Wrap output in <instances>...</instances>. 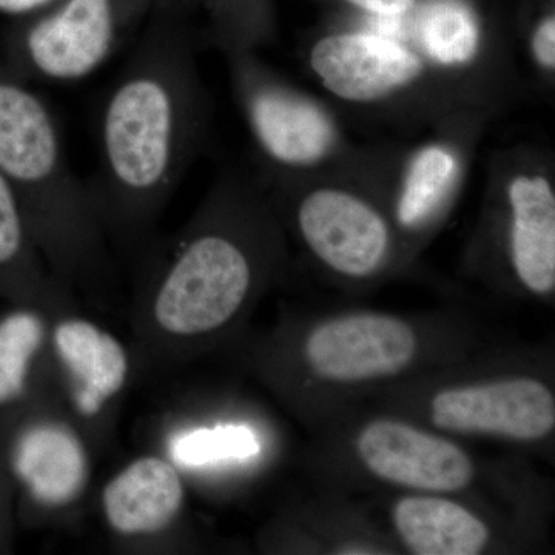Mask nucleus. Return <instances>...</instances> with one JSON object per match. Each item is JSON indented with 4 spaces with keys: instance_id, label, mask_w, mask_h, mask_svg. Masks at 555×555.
<instances>
[{
    "instance_id": "f03ea898",
    "label": "nucleus",
    "mask_w": 555,
    "mask_h": 555,
    "mask_svg": "<svg viewBox=\"0 0 555 555\" xmlns=\"http://www.w3.org/2000/svg\"><path fill=\"white\" fill-rule=\"evenodd\" d=\"M189 3L160 0L102 109L89 192L105 235L141 238L206 137L211 105Z\"/></svg>"
},
{
    "instance_id": "1a4fd4ad",
    "label": "nucleus",
    "mask_w": 555,
    "mask_h": 555,
    "mask_svg": "<svg viewBox=\"0 0 555 555\" xmlns=\"http://www.w3.org/2000/svg\"><path fill=\"white\" fill-rule=\"evenodd\" d=\"M302 60L339 107L406 133L469 109L414 51L367 21L317 33Z\"/></svg>"
},
{
    "instance_id": "dca6fc26",
    "label": "nucleus",
    "mask_w": 555,
    "mask_h": 555,
    "mask_svg": "<svg viewBox=\"0 0 555 555\" xmlns=\"http://www.w3.org/2000/svg\"><path fill=\"white\" fill-rule=\"evenodd\" d=\"M49 346L64 371L69 397L80 415H100L129 382L126 347L87 318L61 313L54 324L51 320Z\"/></svg>"
},
{
    "instance_id": "412c9836",
    "label": "nucleus",
    "mask_w": 555,
    "mask_h": 555,
    "mask_svg": "<svg viewBox=\"0 0 555 555\" xmlns=\"http://www.w3.org/2000/svg\"><path fill=\"white\" fill-rule=\"evenodd\" d=\"M173 456L185 466H204L228 460H247L259 454L261 444L248 426L218 425L190 430L175 438Z\"/></svg>"
},
{
    "instance_id": "f257e3e1",
    "label": "nucleus",
    "mask_w": 555,
    "mask_h": 555,
    "mask_svg": "<svg viewBox=\"0 0 555 555\" xmlns=\"http://www.w3.org/2000/svg\"><path fill=\"white\" fill-rule=\"evenodd\" d=\"M291 241L259 177L228 173L150 270L138 334L158 360L214 349L287 276Z\"/></svg>"
},
{
    "instance_id": "ddd939ff",
    "label": "nucleus",
    "mask_w": 555,
    "mask_h": 555,
    "mask_svg": "<svg viewBox=\"0 0 555 555\" xmlns=\"http://www.w3.org/2000/svg\"><path fill=\"white\" fill-rule=\"evenodd\" d=\"M379 511L401 554H524L547 537L499 507L463 496L383 494Z\"/></svg>"
},
{
    "instance_id": "4468645a",
    "label": "nucleus",
    "mask_w": 555,
    "mask_h": 555,
    "mask_svg": "<svg viewBox=\"0 0 555 555\" xmlns=\"http://www.w3.org/2000/svg\"><path fill=\"white\" fill-rule=\"evenodd\" d=\"M14 496L38 513L67 509L90 481V454L78 429L36 397L0 427Z\"/></svg>"
},
{
    "instance_id": "4be33fe9",
    "label": "nucleus",
    "mask_w": 555,
    "mask_h": 555,
    "mask_svg": "<svg viewBox=\"0 0 555 555\" xmlns=\"http://www.w3.org/2000/svg\"><path fill=\"white\" fill-rule=\"evenodd\" d=\"M14 488L0 440V554L9 553L13 539Z\"/></svg>"
},
{
    "instance_id": "f8f14e48",
    "label": "nucleus",
    "mask_w": 555,
    "mask_h": 555,
    "mask_svg": "<svg viewBox=\"0 0 555 555\" xmlns=\"http://www.w3.org/2000/svg\"><path fill=\"white\" fill-rule=\"evenodd\" d=\"M160 0H56L11 20L0 60L25 82L69 83L93 75L145 25Z\"/></svg>"
},
{
    "instance_id": "39448f33",
    "label": "nucleus",
    "mask_w": 555,
    "mask_h": 555,
    "mask_svg": "<svg viewBox=\"0 0 555 555\" xmlns=\"http://www.w3.org/2000/svg\"><path fill=\"white\" fill-rule=\"evenodd\" d=\"M459 440L507 444L550 456L555 440L554 352L547 346L492 345L372 397ZM363 406V404H361Z\"/></svg>"
},
{
    "instance_id": "0eeeda50",
    "label": "nucleus",
    "mask_w": 555,
    "mask_h": 555,
    "mask_svg": "<svg viewBox=\"0 0 555 555\" xmlns=\"http://www.w3.org/2000/svg\"><path fill=\"white\" fill-rule=\"evenodd\" d=\"M0 175L16 193L40 255L62 286L100 266L105 233L89 185L69 167L49 104L2 60Z\"/></svg>"
},
{
    "instance_id": "f3484780",
    "label": "nucleus",
    "mask_w": 555,
    "mask_h": 555,
    "mask_svg": "<svg viewBox=\"0 0 555 555\" xmlns=\"http://www.w3.org/2000/svg\"><path fill=\"white\" fill-rule=\"evenodd\" d=\"M185 485L177 466L159 455H142L124 466L102 489L105 521L116 535L152 537L177 524Z\"/></svg>"
},
{
    "instance_id": "20e7f679",
    "label": "nucleus",
    "mask_w": 555,
    "mask_h": 555,
    "mask_svg": "<svg viewBox=\"0 0 555 555\" xmlns=\"http://www.w3.org/2000/svg\"><path fill=\"white\" fill-rule=\"evenodd\" d=\"M310 465L335 494H441L499 507L546 532L553 489L521 454L483 459L465 441L363 404L317 427Z\"/></svg>"
},
{
    "instance_id": "7ed1b4c3",
    "label": "nucleus",
    "mask_w": 555,
    "mask_h": 555,
    "mask_svg": "<svg viewBox=\"0 0 555 555\" xmlns=\"http://www.w3.org/2000/svg\"><path fill=\"white\" fill-rule=\"evenodd\" d=\"M492 345L488 328L462 310L339 309L283 318L248 363L315 430L383 390Z\"/></svg>"
},
{
    "instance_id": "423d86ee",
    "label": "nucleus",
    "mask_w": 555,
    "mask_h": 555,
    "mask_svg": "<svg viewBox=\"0 0 555 555\" xmlns=\"http://www.w3.org/2000/svg\"><path fill=\"white\" fill-rule=\"evenodd\" d=\"M385 144L343 169L261 178L288 236L332 286L363 294L411 272L383 192Z\"/></svg>"
},
{
    "instance_id": "b1692460",
    "label": "nucleus",
    "mask_w": 555,
    "mask_h": 555,
    "mask_svg": "<svg viewBox=\"0 0 555 555\" xmlns=\"http://www.w3.org/2000/svg\"><path fill=\"white\" fill-rule=\"evenodd\" d=\"M56 0H0V16L11 20L28 17L39 11L49 9Z\"/></svg>"
},
{
    "instance_id": "2eb2a0df",
    "label": "nucleus",
    "mask_w": 555,
    "mask_h": 555,
    "mask_svg": "<svg viewBox=\"0 0 555 555\" xmlns=\"http://www.w3.org/2000/svg\"><path fill=\"white\" fill-rule=\"evenodd\" d=\"M264 546L292 554L397 555L400 550L367 507L343 494L288 511L266 531Z\"/></svg>"
},
{
    "instance_id": "9b49d317",
    "label": "nucleus",
    "mask_w": 555,
    "mask_h": 555,
    "mask_svg": "<svg viewBox=\"0 0 555 555\" xmlns=\"http://www.w3.org/2000/svg\"><path fill=\"white\" fill-rule=\"evenodd\" d=\"M496 118L491 109H460L418 131L414 141L385 144L383 192L409 269L452 217Z\"/></svg>"
},
{
    "instance_id": "9d476101",
    "label": "nucleus",
    "mask_w": 555,
    "mask_h": 555,
    "mask_svg": "<svg viewBox=\"0 0 555 555\" xmlns=\"http://www.w3.org/2000/svg\"><path fill=\"white\" fill-rule=\"evenodd\" d=\"M230 86L259 160V177L305 178L352 166L369 144L350 137L341 113L259 56H224Z\"/></svg>"
},
{
    "instance_id": "a211bd4d",
    "label": "nucleus",
    "mask_w": 555,
    "mask_h": 555,
    "mask_svg": "<svg viewBox=\"0 0 555 555\" xmlns=\"http://www.w3.org/2000/svg\"><path fill=\"white\" fill-rule=\"evenodd\" d=\"M0 299L30 302L51 317L72 309L68 288L50 272L16 193L0 175Z\"/></svg>"
},
{
    "instance_id": "6ab92c4d",
    "label": "nucleus",
    "mask_w": 555,
    "mask_h": 555,
    "mask_svg": "<svg viewBox=\"0 0 555 555\" xmlns=\"http://www.w3.org/2000/svg\"><path fill=\"white\" fill-rule=\"evenodd\" d=\"M51 320L30 302H13L0 317V427L40 396Z\"/></svg>"
},
{
    "instance_id": "6e6552de",
    "label": "nucleus",
    "mask_w": 555,
    "mask_h": 555,
    "mask_svg": "<svg viewBox=\"0 0 555 555\" xmlns=\"http://www.w3.org/2000/svg\"><path fill=\"white\" fill-rule=\"evenodd\" d=\"M462 270L500 297L553 308L555 155L547 145L516 142L492 152Z\"/></svg>"
},
{
    "instance_id": "aec40b11",
    "label": "nucleus",
    "mask_w": 555,
    "mask_h": 555,
    "mask_svg": "<svg viewBox=\"0 0 555 555\" xmlns=\"http://www.w3.org/2000/svg\"><path fill=\"white\" fill-rule=\"evenodd\" d=\"M207 14V39L219 53L261 51L276 38L269 0H199Z\"/></svg>"
},
{
    "instance_id": "5701e85b",
    "label": "nucleus",
    "mask_w": 555,
    "mask_h": 555,
    "mask_svg": "<svg viewBox=\"0 0 555 555\" xmlns=\"http://www.w3.org/2000/svg\"><path fill=\"white\" fill-rule=\"evenodd\" d=\"M369 20H393L409 13L420 0H337Z\"/></svg>"
}]
</instances>
